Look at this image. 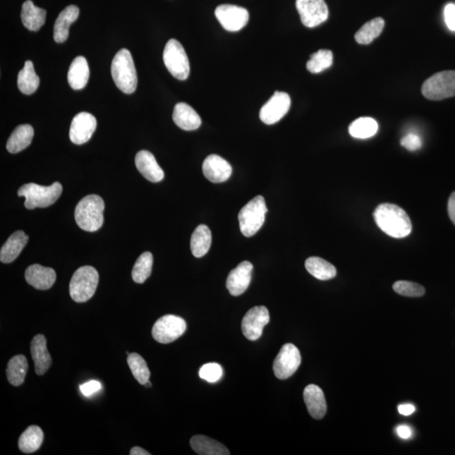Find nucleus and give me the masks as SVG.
Masks as SVG:
<instances>
[{
  "label": "nucleus",
  "mask_w": 455,
  "mask_h": 455,
  "mask_svg": "<svg viewBox=\"0 0 455 455\" xmlns=\"http://www.w3.org/2000/svg\"><path fill=\"white\" fill-rule=\"evenodd\" d=\"M153 267V255L150 253H142L134 264L132 277L137 284H144L151 275Z\"/></svg>",
  "instance_id": "nucleus-36"
},
{
  "label": "nucleus",
  "mask_w": 455,
  "mask_h": 455,
  "mask_svg": "<svg viewBox=\"0 0 455 455\" xmlns=\"http://www.w3.org/2000/svg\"><path fill=\"white\" fill-rule=\"evenodd\" d=\"M444 20L448 28L455 32V4H449L444 8Z\"/></svg>",
  "instance_id": "nucleus-42"
},
{
  "label": "nucleus",
  "mask_w": 455,
  "mask_h": 455,
  "mask_svg": "<svg viewBox=\"0 0 455 455\" xmlns=\"http://www.w3.org/2000/svg\"><path fill=\"white\" fill-rule=\"evenodd\" d=\"M333 63V54L330 50H319L310 56L306 68L312 73H322L330 68Z\"/></svg>",
  "instance_id": "nucleus-38"
},
{
  "label": "nucleus",
  "mask_w": 455,
  "mask_h": 455,
  "mask_svg": "<svg viewBox=\"0 0 455 455\" xmlns=\"http://www.w3.org/2000/svg\"><path fill=\"white\" fill-rule=\"evenodd\" d=\"M145 387L148 388L152 387V384L150 382V380L145 384Z\"/></svg>",
  "instance_id": "nucleus-48"
},
{
  "label": "nucleus",
  "mask_w": 455,
  "mask_h": 455,
  "mask_svg": "<svg viewBox=\"0 0 455 455\" xmlns=\"http://www.w3.org/2000/svg\"><path fill=\"white\" fill-rule=\"evenodd\" d=\"M394 291L406 297H422L425 293V289L422 285L409 281H398L393 285Z\"/></svg>",
  "instance_id": "nucleus-39"
},
{
  "label": "nucleus",
  "mask_w": 455,
  "mask_h": 455,
  "mask_svg": "<svg viewBox=\"0 0 455 455\" xmlns=\"http://www.w3.org/2000/svg\"><path fill=\"white\" fill-rule=\"evenodd\" d=\"M296 8L306 28L318 27L328 19V7L324 0H296Z\"/></svg>",
  "instance_id": "nucleus-11"
},
{
  "label": "nucleus",
  "mask_w": 455,
  "mask_h": 455,
  "mask_svg": "<svg viewBox=\"0 0 455 455\" xmlns=\"http://www.w3.org/2000/svg\"><path fill=\"white\" fill-rule=\"evenodd\" d=\"M212 233L209 227L205 224L199 225L190 238V250L195 257L200 258L210 249Z\"/></svg>",
  "instance_id": "nucleus-29"
},
{
  "label": "nucleus",
  "mask_w": 455,
  "mask_h": 455,
  "mask_svg": "<svg viewBox=\"0 0 455 455\" xmlns=\"http://www.w3.org/2000/svg\"><path fill=\"white\" fill-rule=\"evenodd\" d=\"M34 129L29 124L20 125L8 138L6 148L11 154H17L32 144Z\"/></svg>",
  "instance_id": "nucleus-27"
},
{
  "label": "nucleus",
  "mask_w": 455,
  "mask_h": 455,
  "mask_svg": "<svg viewBox=\"0 0 455 455\" xmlns=\"http://www.w3.org/2000/svg\"><path fill=\"white\" fill-rule=\"evenodd\" d=\"M267 207L265 199L257 196L250 200L239 212L241 231L245 237L255 235L265 222Z\"/></svg>",
  "instance_id": "nucleus-6"
},
{
  "label": "nucleus",
  "mask_w": 455,
  "mask_h": 455,
  "mask_svg": "<svg viewBox=\"0 0 455 455\" xmlns=\"http://www.w3.org/2000/svg\"><path fill=\"white\" fill-rule=\"evenodd\" d=\"M396 432L398 436L403 439H408L413 436V430L406 425H401V426L397 427Z\"/></svg>",
  "instance_id": "nucleus-44"
},
{
  "label": "nucleus",
  "mask_w": 455,
  "mask_h": 455,
  "mask_svg": "<svg viewBox=\"0 0 455 455\" xmlns=\"http://www.w3.org/2000/svg\"><path fill=\"white\" fill-rule=\"evenodd\" d=\"M79 8L75 6H69L60 13L54 28V38L56 42L63 43L67 40L69 28L79 18Z\"/></svg>",
  "instance_id": "nucleus-23"
},
{
  "label": "nucleus",
  "mask_w": 455,
  "mask_h": 455,
  "mask_svg": "<svg viewBox=\"0 0 455 455\" xmlns=\"http://www.w3.org/2000/svg\"><path fill=\"white\" fill-rule=\"evenodd\" d=\"M186 330V323L180 316L166 315L160 317L152 328V336L162 344L178 339Z\"/></svg>",
  "instance_id": "nucleus-9"
},
{
  "label": "nucleus",
  "mask_w": 455,
  "mask_h": 455,
  "mask_svg": "<svg viewBox=\"0 0 455 455\" xmlns=\"http://www.w3.org/2000/svg\"><path fill=\"white\" fill-rule=\"evenodd\" d=\"M253 265L250 262H242L233 269L227 277L226 288L233 296H240L248 289L253 277Z\"/></svg>",
  "instance_id": "nucleus-16"
},
{
  "label": "nucleus",
  "mask_w": 455,
  "mask_h": 455,
  "mask_svg": "<svg viewBox=\"0 0 455 455\" xmlns=\"http://www.w3.org/2000/svg\"><path fill=\"white\" fill-rule=\"evenodd\" d=\"M223 375V368L219 363H210L202 365L199 370V376L210 383H216Z\"/></svg>",
  "instance_id": "nucleus-40"
},
{
  "label": "nucleus",
  "mask_w": 455,
  "mask_h": 455,
  "mask_svg": "<svg viewBox=\"0 0 455 455\" xmlns=\"http://www.w3.org/2000/svg\"><path fill=\"white\" fill-rule=\"evenodd\" d=\"M89 78L87 60L82 56L73 59L68 73V81L71 87L75 90L84 89L88 83Z\"/></svg>",
  "instance_id": "nucleus-25"
},
{
  "label": "nucleus",
  "mask_w": 455,
  "mask_h": 455,
  "mask_svg": "<svg viewBox=\"0 0 455 455\" xmlns=\"http://www.w3.org/2000/svg\"><path fill=\"white\" fill-rule=\"evenodd\" d=\"M102 385L97 380H91L88 383L80 385V392L85 396H90L101 389Z\"/></svg>",
  "instance_id": "nucleus-43"
},
{
  "label": "nucleus",
  "mask_w": 455,
  "mask_h": 455,
  "mask_svg": "<svg viewBox=\"0 0 455 455\" xmlns=\"http://www.w3.org/2000/svg\"><path fill=\"white\" fill-rule=\"evenodd\" d=\"M128 364L132 374L142 385H145L150 378V371L144 358L138 353H130L128 355Z\"/></svg>",
  "instance_id": "nucleus-37"
},
{
  "label": "nucleus",
  "mask_w": 455,
  "mask_h": 455,
  "mask_svg": "<svg viewBox=\"0 0 455 455\" xmlns=\"http://www.w3.org/2000/svg\"><path fill=\"white\" fill-rule=\"evenodd\" d=\"M29 237L24 231H18L13 233L0 250V261L3 263L14 262L27 245Z\"/></svg>",
  "instance_id": "nucleus-24"
},
{
  "label": "nucleus",
  "mask_w": 455,
  "mask_h": 455,
  "mask_svg": "<svg viewBox=\"0 0 455 455\" xmlns=\"http://www.w3.org/2000/svg\"><path fill=\"white\" fill-rule=\"evenodd\" d=\"M25 277L28 283L33 288L47 290L53 287L57 275L53 268L34 264L25 271Z\"/></svg>",
  "instance_id": "nucleus-19"
},
{
  "label": "nucleus",
  "mask_w": 455,
  "mask_h": 455,
  "mask_svg": "<svg viewBox=\"0 0 455 455\" xmlns=\"http://www.w3.org/2000/svg\"><path fill=\"white\" fill-rule=\"evenodd\" d=\"M44 435L38 426H30L20 437L19 448L21 452L32 454L40 449Z\"/></svg>",
  "instance_id": "nucleus-32"
},
{
  "label": "nucleus",
  "mask_w": 455,
  "mask_h": 455,
  "mask_svg": "<svg viewBox=\"0 0 455 455\" xmlns=\"http://www.w3.org/2000/svg\"><path fill=\"white\" fill-rule=\"evenodd\" d=\"M135 164L138 171L147 180L151 182H159L164 179V171L150 152L147 150L138 152L135 157Z\"/></svg>",
  "instance_id": "nucleus-21"
},
{
  "label": "nucleus",
  "mask_w": 455,
  "mask_h": 455,
  "mask_svg": "<svg viewBox=\"0 0 455 455\" xmlns=\"http://www.w3.org/2000/svg\"><path fill=\"white\" fill-rule=\"evenodd\" d=\"M305 268L312 276L319 280H330L336 276V267L332 263L320 257L308 258L305 262Z\"/></svg>",
  "instance_id": "nucleus-30"
},
{
  "label": "nucleus",
  "mask_w": 455,
  "mask_h": 455,
  "mask_svg": "<svg viewBox=\"0 0 455 455\" xmlns=\"http://www.w3.org/2000/svg\"><path fill=\"white\" fill-rule=\"evenodd\" d=\"M172 116L177 127L186 131L197 130L202 124L200 116L192 107L184 102L176 104Z\"/></svg>",
  "instance_id": "nucleus-22"
},
{
  "label": "nucleus",
  "mask_w": 455,
  "mask_h": 455,
  "mask_svg": "<svg viewBox=\"0 0 455 455\" xmlns=\"http://www.w3.org/2000/svg\"><path fill=\"white\" fill-rule=\"evenodd\" d=\"M17 85L21 92L25 95H32L38 89L40 80L35 72L32 61L28 60L25 62L24 68L19 73Z\"/></svg>",
  "instance_id": "nucleus-33"
},
{
  "label": "nucleus",
  "mask_w": 455,
  "mask_h": 455,
  "mask_svg": "<svg viewBox=\"0 0 455 455\" xmlns=\"http://www.w3.org/2000/svg\"><path fill=\"white\" fill-rule=\"evenodd\" d=\"M163 59L168 71L177 80H185L190 75V63L184 47L176 39H171L164 47Z\"/></svg>",
  "instance_id": "nucleus-8"
},
{
  "label": "nucleus",
  "mask_w": 455,
  "mask_h": 455,
  "mask_svg": "<svg viewBox=\"0 0 455 455\" xmlns=\"http://www.w3.org/2000/svg\"><path fill=\"white\" fill-rule=\"evenodd\" d=\"M215 16L228 32H239L249 21L248 11L233 4H221L217 7Z\"/></svg>",
  "instance_id": "nucleus-12"
},
{
  "label": "nucleus",
  "mask_w": 455,
  "mask_h": 455,
  "mask_svg": "<svg viewBox=\"0 0 455 455\" xmlns=\"http://www.w3.org/2000/svg\"><path fill=\"white\" fill-rule=\"evenodd\" d=\"M303 400L312 418L320 420L324 417L327 411L326 398L317 385H308L303 392Z\"/></svg>",
  "instance_id": "nucleus-20"
},
{
  "label": "nucleus",
  "mask_w": 455,
  "mask_h": 455,
  "mask_svg": "<svg viewBox=\"0 0 455 455\" xmlns=\"http://www.w3.org/2000/svg\"><path fill=\"white\" fill-rule=\"evenodd\" d=\"M130 454L131 455H150V453L148 451H146L145 449H142L140 447H134L131 449V451H130Z\"/></svg>",
  "instance_id": "nucleus-47"
},
{
  "label": "nucleus",
  "mask_w": 455,
  "mask_h": 455,
  "mask_svg": "<svg viewBox=\"0 0 455 455\" xmlns=\"http://www.w3.org/2000/svg\"><path fill=\"white\" fill-rule=\"evenodd\" d=\"M99 284V274L95 268L81 267L72 277L69 284V293L73 301L84 303L93 297Z\"/></svg>",
  "instance_id": "nucleus-5"
},
{
  "label": "nucleus",
  "mask_w": 455,
  "mask_h": 455,
  "mask_svg": "<svg viewBox=\"0 0 455 455\" xmlns=\"http://www.w3.org/2000/svg\"><path fill=\"white\" fill-rule=\"evenodd\" d=\"M401 145L409 151H415L421 149L423 142L417 134L409 133L402 138Z\"/></svg>",
  "instance_id": "nucleus-41"
},
{
  "label": "nucleus",
  "mask_w": 455,
  "mask_h": 455,
  "mask_svg": "<svg viewBox=\"0 0 455 455\" xmlns=\"http://www.w3.org/2000/svg\"><path fill=\"white\" fill-rule=\"evenodd\" d=\"M384 28V20L380 17L372 19L364 24L355 34V40L359 44L368 45L382 33Z\"/></svg>",
  "instance_id": "nucleus-34"
},
{
  "label": "nucleus",
  "mask_w": 455,
  "mask_h": 455,
  "mask_svg": "<svg viewBox=\"0 0 455 455\" xmlns=\"http://www.w3.org/2000/svg\"><path fill=\"white\" fill-rule=\"evenodd\" d=\"M105 203L98 195H88L78 203L75 218L78 226L85 231H97L104 223Z\"/></svg>",
  "instance_id": "nucleus-2"
},
{
  "label": "nucleus",
  "mask_w": 455,
  "mask_h": 455,
  "mask_svg": "<svg viewBox=\"0 0 455 455\" xmlns=\"http://www.w3.org/2000/svg\"><path fill=\"white\" fill-rule=\"evenodd\" d=\"M415 407L411 404H402L398 406L399 413L403 415H410L414 413Z\"/></svg>",
  "instance_id": "nucleus-46"
},
{
  "label": "nucleus",
  "mask_w": 455,
  "mask_h": 455,
  "mask_svg": "<svg viewBox=\"0 0 455 455\" xmlns=\"http://www.w3.org/2000/svg\"><path fill=\"white\" fill-rule=\"evenodd\" d=\"M202 172L207 180L214 183H221L231 177L232 167L227 160L219 155L211 154L202 164Z\"/></svg>",
  "instance_id": "nucleus-17"
},
{
  "label": "nucleus",
  "mask_w": 455,
  "mask_h": 455,
  "mask_svg": "<svg viewBox=\"0 0 455 455\" xmlns=\"http://www.w3.org/2000/svg\"><path fill=\"white\" fill-rule=\"evenodd\" d=\"M378 123L371 118H360L355 120L349 126L350 135L359 138V140H366V138L375 136L378 132Z\"/></svg>",
  "instance_id": "nucleus-35"
},
{
  "label": "nucleus",
  "mask_w": 455,
  "mask_h": 455,
  "mask_svg": "<svg viewBox=\"0 0 455 455\" xmlns=\"http://www.w3.org/2000/svg\"><path fill=\"white\" fill-rule=\"evenodd\" d=\"M30 353L35 363L37 375H45L51 365V355L47 350L46 337L41 334L35 336L30 342Z\"/></svg>",
  "instance_id": "nucleus-18"
},
{
  "label": "nucleus",
  "mask_w": 455,
  "mask_h": 455,
  "mask_svg": "<svg viewBox=\"0 0 455 455\" xmlns=\"http://www.w3.org/2000/svg\"><path fill=\"white\" fill-rule=\"evenodd\" d=\"M448 212L449 219L455 225V192L450 195L448 202Z\"/></svg>",
  "instance_id": "nucleus-45"
},
{
  "label": "nucleus",
  "mask_w": 455,
  "mask_h": 455,
  "mask_svg": "<svg viewBox=\"0 0 455 455\" xmlns=\"http://www.w3.org/2000/svg\"><path fill=\"white\" fill-rule=\"evenodd\" d=\"M47 12L35 6L32 0H27L23 4L21 20L25 28L37 32L45 24Z\"/></svg>",
  "instance_id": "nucleus-26"
},
{
  "label": "nucleus",
  "mask_w": 455,
  "mask_h": 455,
  "mask_svg": "<svg viewBox=\"0 0 455 455\" xmlns=\"http://www.w3.org/2000/svg\"><path fill=\"white\" fill-rule=\"evenodd\" d=\"M290 106L291 99L289 95L281 91H276L260 111V119L267 125L275 124L288 114Z\"/></svg>",
  "instance_id": "nucleus-14"
},
{
  "label": "nucleus",
  "mask_w": 455,
  "mask_h": 455,
  "mask_svg": "<svg viewBox=\"0 0 455 455\" xmlns=\"http://www.w3.org/2000/svg\"><path fill=\"white\" fill-rule=\"evenodd\" d=\"M63 188L59 182H54L49 186H43L35 183L25 184L18 190V196L25 198V207L28 210L37 207H47L58 201Z\"/></svg>",
  "instance_id": "nucleus-4"
},
{
  "label": "nucleus",
  "mask_w": 455,
  "mask_h": 455,
  "mask_svg": "<svg viewBox=\"0 0 455 455\" xmlns=\"http://www.w3.org/2000/svg\"><path fill=\"white\" fill-rule=\"evenodd\" d=\"M301 364L300 351L292 344L283 346L273 362V372L277 379L287 380L298 370Z\"/></svg>",
  "instance_id": "nucleus-10"
},
{
  "label": "nucleus",
  "mask_w": 455,
  "mask_h": 455,
  "mask_svg": "<svg viewBox=\"0 0 455 455\" xmlns=\"http://www.w3.org/2000/svg\"><path fill=\"white\" fill-rule=\"evenodd\" d=\"M190 444L194 451L200 455L231 454L223 444L207 436H194L190 439Z\"/></svg>",
  "instance_id": "nucleus-28"
},
{
  "label": "nucleus",
  "mask_w": 455,
  "mask_h": 455,
  "mask_svg": "<svg viewBox=\"0 0 455 455\" xmlns=\"http://www.w3.org/2000/svg\"><path fill=\"white\" fill-rule=\"evenodd\" d=\"M269 320V311L265 306L251 308L242 320V332L247 339L257 341L262 336L263 328Z\"/></svg>",
  "instance_id": "nucleus-13"
},
{
  "label": "nucleus",
  "mask_w": 455,
  "mask_h": 455,
  "mask_svg": "<svg viewBox=\"0 0 455 455\" xmlns=\"http://www.w3.org/2000/svg\"><path fill=\"white\" fill-rule=\"evenodd\" d=\"M111 76L116 87L125 94H132L137 89L138 75L132 54L128 49H121L111 63Z\"/></svg>",
  "instance_id": "nucleus-3"
},
{
  "label": "nucleus",
  "mask_w": 455,
  "mask_h": 455,
  "mask_svg": "<svg viewBox=\"0 0 455 455\" xmlns=\"http://www.w3.org/2000/svg\"><path fill=\"white\" fill-rule=\"evenodd\" d=\"M28 370V362L23 355L13 357L8 363L6 375L13 387H20L25 381Z\"/></svg>",
  "instance_id": "nucleus-31"
},
{
  "label": "nucleus",
  "mask_w": 455,
  "mask_h": 455,
  "mask_svg": "<svg viewBox=\"0 0 455 455\" xmlns=\"http://www.w3.org/2000/svg\"><path fill=\"white\" fill-rule=\"evenodd\" d=\"M422 93L431 101L455 97V71H442L428 78L422 86Z\"/></svg>",
  "instance_id": "nucleus-7"
},
{
  "label": "nucleus",
  "mask_w": 455,
  "mask_h": 455,
  "mask_svg": "<svg viewBox=\"0 0 455 455\" xmlns=\"http://www.w3.org/2000/svg\"><path fill=\"white\" fill-rule=\"evenodd\" d=\"M97 127V121L92 114L80 112L72 121L69 138L75 145H84L92 137Z\"/></svg>",
  "instance_id": "nucleus-15"
},
{
  "label": "nucleus",
  "mask_w": 455,
  "mask_h": 455,
  "mask_svg": "<svg viewBox=\"0 0 455 455\" xmlns=\"http://www.w3.org/2000/svg\"><path fill=\"white\" fill-rule=\"evenodd\" d=\"M375 223L389 236L401 239L413 231L409 216L401 207L392 203H383L374 212Z\"/></svg>",
  "instance_id": "nucleus-1"
}]
</instances>
